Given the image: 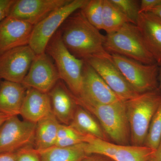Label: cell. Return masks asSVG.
<instances>
[{"label":"cell","instance_id":"obj_1","mask_svg":"<svg viewBox=\"0 0 161 161\" xmlns=\"http://www.w3.org/2000/svg\"><path fill=\"white\" fill-rule=\"evenodd\" d=\"M59 30L64 44L76 58L84 60L91 58L112 60L104 46L106 36L90 23L80 9L69 17Z\"/></svg>","mask_w":161,"mask_h":161},{"label":"cell","instance_id":"obj_2","mask_svg":"<svg viewBox=\"0 0 161 161\" xmlns=\"http://www.w3.org/2000/svg\"><path fill=\"white\" fill-rule=\"evenodd\" d=\"M75 98L78 105L96 117L107 136L114 143L129 145L131 136L125 102L98 104L86 102L76 96Z\"/></svg>","mask_w":161,"mask_h":161},{"label":"cell","instance_id":"obj_3","mask_svg":"<svg viewBox=\"0 0 161 161\" xmlns=\"http://www.w3.org/2000/svg\"><path fill=\"white\" fill-rule=\"evenodd\" d=\"M105 49L110 55H120L145 64L156 63L136 25L126 23L118 31L106 36Z\"/></svg>","mask_w":161,"mask_h":161},{"label":"cell","instance_id":"obj_4","mask_svg":"<svg viewBox=\"0 0 161 161\" xmlns=\"http://www.w3.org/2000/svg\"><path fill=\"white\" fill-rule=\"evenodd\" d=\"M161 103V95L156 90L125 101L132 146H144L151 121Z\"/></svg>","mask_w":161,"mask_h":161},{"label":"cell","instance_id":"obj_5","mask_svg":"<svg viewBox=\"0 0 161 161\" xmlns=\"http://www.w3.org/2000/svg\"><path fill=\"white\" fill-rule=\"evenodd\" d=\"M45 53L53 60L60 80L75 96L79 97L82 87L85 61L70 53L64 44L59 29L48 42Z\"/></svg>","mask_w":161,"mask_h":161},{"label":"cell","instance_id":"obj_6","mask_svg":"<svg viewBox=\"0 0 161 161\" xmlns=\"http://www.w3.org/2000/svg\"><path fill=\"white\" fill-rule=\"evenodd\" d=\"M88 2V0H71L34 26L29 45L35 53H45L48 42L64 21L75 12L83 8Z\"/></svg>","mask_w":161,"mask_h":161},{"label":"cell","instance_id":"obj_7","mask_svg":"<svg viewBox=\"0 0 161 161\" xmlns=\"http://www.w3.org/2000/svg\"><path fill=\"white\" fill-rule=\"evenodd\" d=\"M111 56L115 66L138 93L142 94L156 90L159 68L157 64H145L120 55Z\"/></svg>","mask_w":161,"mask_h":161},{"label":"cell","instance_id":"obj_8","mask_svg":"<svg viewBox=\"0 0 161 161\" xmlns=\"http://www.w3.org/2000/svg\"><path fill=\"white\" fill-rule=\"evenodd\" d=\"M88 154L105 156L114 161H149L155 150L145 146L121 145L92 136L86 144Z\"/></svg>","mask_w":161,"mask_h":161},{"label":"cell","instance_id":"obj_9","mask_svg":"<svg viewBox=\"0 0 161 161\" xmlns=\"http://www.w3.org/2000/svg\"><path fill=\"white\" fill-rule=\"evenodd\" d=\"M36 124L12 116L0 126V153H15L34 145Z\"/></svg>","mask_w":161,"mask_h":161},{"label":"cell","instance_id":"obj_10","mask_svg":"<svg viewBox=\"0 0 161 161\" xmlns=\"http://www.w3.org/2000/svg\"><path fill=\"white\" fill-rule=\"evenodd\" d=\"M60 80L53 60L45 52L36 54L22 84L27 88L48 94Z\"/></svg>","mask_w":161,"mask_h":161},{"label":"cell","instance_id":"obj_11","mask_svg":"<svg viewBox=\"0 0 161 161\" xmlns=\"http://www.w3.org/2000/svg\"><path fill=\"white\" fill-rule=\"evenodd\" d=\"M36 54L29 45L16 47L0 56V78L22 83Z\"/></svg>","mask_w":161,"mask_h":161},{"label":"cell","instance_id":"obj_12","mask_svg":"<svg viewBox=\"0 0 161 161\" xmlns=\"http://www.w3.org/2000/svg\"><path fill=\"white\" fill-rule=\"evenodd\" d=\"M84 61L82 87L78 97L86 102L98 104H108L123 101L112 91L96 71Z\"/></svg>","mask_w":161,"mask_h":161},{"label":"cell","instance_id":"obj_13","mask_svg":"<svg viewBox=\"0 0 161 161\" xmlns=\"http://www.w3.org/2000/svg\"><path fill=\"white\" fill-rule=\"evenodd\" d=\"M85 60L100 75L121 100L127 101L140 94L127 81L112 60L91 58Z\"/></svg>","mask_w":161,"mask_h":161},{"label":"cell","instance_id":"obj_14","mask_svg":"<svg viewBox=\"0 0 161 161\" xmlns=\"http://www.w3.org/2000/svg\"><path fill=\"white\" fill-rule=\"evenodd\" d=\"M71 0H14L8 16L23 20L35 26L53 12Z\"/></svg>","mask_w":161,"mask_h":161},{"label":"cell","instance_id":"obj_15","mask_svg":"<svg viewBox=\"0 0 161 161\" xmlns=\"http://www.w3.org/2000/svg\"><path fill=\"white\" fill-rule=\"evenodd\" d=\"M34 26L7 16L0 22V56L10 50L29 45Z\"/></svg>","mask_w":161,"mask_h":161},{"label":"cell","instance_id":"obj_16","mask_svg":"<svg viewBox=\"0 0 161 161\" xmlns=\"http://www.w3.org/2000/svg\"><path fill=\"white\" fill-rule=\"evenodd\" d=\"M52 112L60 124L69 125L78 104L75 96L65 84L60 80L48 93Z\"/></svg>","mask_w":161,"mask_h":161},{"label":"cell","instance_id":"obj_17","mask_svg":"<svg viewBox=\"0 0 161 161\" xmlns=\"http://www.w3.org/2000/svg\"><path fill=\"white\" fill-rule=\"evenodd\" d=\"M136 26L158 66L161 64V20L151 12L139 15Z\"/></svg>","mask_w":161,"mask_h":161},{"label":"cell","instance_id":"obj_18","mask_svg":"<svg viewBox=\"0 0 161 161\" xmlns=\"http://www.w3.org/2000/svg\"><path fill=\"white\" fill-rule=\"evenodd\" d=\"M52 112L47 93L29 88L26 90L20 115L23 120L36 124Z\"/></svg>","mask_w":161,"mask_h":161},{"label":"cell","instance_id":"obj_19","mask_svg":"<svg viewBox=\"0 0 161 161\" xmlns=\"http://www.w3.org/2000/svg\"><path fill=\"white\" fill-rule=\"evenodd\" d=\"M27 88L22 83L0 80V113L12 116L20 115Z\"/></svg>","mask_w":161,"mask_h":161},{"label":"cell","instance_id":"obj_20","mask_svg":"<svg viewBox=\"0 0 161 161\" xmlns=\"http://www.w3.org/2000/svg\"><path fill=\"white\" fill-rule=\"evenodd\" d=\"M60 124L53 112L36 124L34 146L38 151L56 146Z\"/></svg>","mask_w":161,"mask_h":161},{"label":"cell","instance_id":"obj_21","mask_svg":"<svg viewBox=\"0 0 161 161\" xmlns=\"http://www.w3.org/2000/svg\"><path fill=\"white\" fill-rule=\"evenodd\" d=\"M69 125L81 135L108 141V137L100 124L91 113L79 105Z\"/></svg>","mask_w":161,"mask_h":161},{"label":"cell","instance_id":"obj_22","mask_svg":"<svg viewBox=\"0 0 161 161\" xmlns=\"http://www.w3.org/2000/svg\"><path fill=\"white\" fill-rule=\"evenodd\" d=\"M86 143L68 147L55 146L39 151L41 161H80L89 155L86 151Z\"/></svg>","mask_w":161,"mask_h":161},{"label":"cell","instance_id":"obj_23","mask_svg":"<svg viewBox=\"0 0 161 161\" xmlns=\"http://www.w3.org/2000/svg\"><path fill=\"white\" fill-rule=\"evenodd\" d=\"M131 23L130 20L111 2L104 0L103 10V30L107 35L118 31L127 23Z\"/></svg>","mask_w":161,"mask_h":161},{"label":"cell","instance_id":"obj_24","mask_svg":"<svg viewBox=\"0 0 161 161\" xmlns=\"http://www.w3.org/2000/svg\"><path fill=\"white\" fill-rule=\"evenodd\" d=\"M103 2L104 0H88L80 9L87 20L99 31L103 30Z\"/></svg>","mask_w":161,"mask_h":161},{"label":"cell","instance_id":"obj_25","mask_svg":"<svg viewBox=\"0 0 161 161\" xmlns=\"http://www.w3.org/2000/svg\"><path fill=\"white\" fill-rule=\"evenodd\" d=\"M161 141V103L151 121L144 146L156 150Z\"/></svg>","mask_w":161,"mask_h":161},{"label":"cell","instance_id":"obj_26","mask_svg":"<svg viewBox=\"0 0 161 161\" xmlns=\"http://www.w3.org/2000/svg\"><path fill=\"white\" fill-rule=\"evenodd\" d=\"M131 23L136 25L139 15L141 1L137 0H111Z\"/></svg>","mask_w":161,"mask_h":161},{"label":"cell","instance_id":"obj_27","mask_svg":"<svg viewBox=\"0 0 161 161\" xmlns=\"http://www.w3.org/2000/svg\"><path fill=\"white\" fill-rule=\"evenodd\" d=\"M16 161H41L40 152L34 145L23 147L15 152Z\"/></svg>","mask_w":161,"mask_h":161},{"label":"cell","instance_id":"obj_28","mask_svg":"<svg viewBox=\"0 0 161 161\" xmlns=\"http://www.w3.org/2000/svg\"><path fill=\"white\" fill-rule=\"evenodd\" d=\"M161 4V0H142L140 6L139 14L150 12Z\"/></svg>","mask_w":161,"mask_h":161},{"label":"cell","instance_id":"obj_29","mask_svg":"<svg viewBox=\"0 0 161 161\" xmlns=\"http://www.w3.org/2000/svg\"><path fill=\"white\" fill-rule=\"evenodd\" d=\"M14 0H0V22L9 14Z\"/></svg>","mask_w":161,"mask_h":161},{"label":"cell","instance_id":"obj_30","mask_svg":"<svg viewBox=\"0 0 161 161\" xmlns=\"http://www.w3.org/2000/svg\"><path fill=\"white\" fill-rule=\"evenodd\" d=\"M80 161H114L105 156L98 154H91L86 156Z\"/></svg>","mask_w":161,"mask_h":161},{"label":"cell","instance_id":"obj_31","mask_svg":"<svg viewBox=\"0 0 161 161\" xmlns=\"http://www.w3.org/2000/svg\"><path fill=\"white\" fill-rule=\"evenodd\" d=\"M0 161H16L15 152L0 153Z\"/></svg>","mask_w":161,"mask_h":161},{"label":"cell","instance_id":"obj_32","mask_svg":"<svg viewBox=\"0 0 161 161\" xmlns=\"http://www.w3.org/2000/svg\"><path fill=\"white\" fill-rule=\"evenodd\" d=\"M153 158L155 159L156 161H161V141L158 147L155 150Z\"/></svg>","mask_w":161,"mask_h":161},{"label":"cell","instance_id":"obj_33","mask_svg":"<svg viewBox=\"0 0 161 161\" xmlns=\"http://www.w3.org/2000/svg\"><path fill=\"white\" fill-rule=\"evenodd\" d=\"M150 12L155 15L161 20V4L153 9Z\"/></svg>","mask_w":161,"mask_h":161},{"label":"cell","instance_id":"obj_34","mask_svg":"<svg viewBox=\"0 0 161 161\" xmlns=\"http://www.w3.org/2000/svg\"><path fill=\"white\" fill-rule=\"evenodd\" d=\"M10 116H8V115H4V114H2L0 113V126L2 125L5 121L10 118Z\"/></svg>","mask_w":161,"mask_h":161},{"label":"cell","instance_id":"obj_35","mask_svg":"<svg viewBox=\"0 0 161 161\" xmlns=\"http://www.w3.org/2000/svg\"><path fill=\"white\" fill-rule=\"evenodd\" d=\"M159 66V68L158 77L159 81V88L161 89V64Z\"/></svg>","mask_w":161,"mask_h":161},{"label":"cell","instance_id":"obj_36","mask_svg":"<svg viewBox=\"0 0 161 161\" xmlns=\"http://www.w3.org/2000/svg\"><path fill=\"white\" fill-rule=\"evenodd\" d=\"M149 161H156L155 159L153 158H153H151V159L150 160H149Z\"/></svg>","mask_w":161,"mask_h":161},{"label":"cell","instance_id":"obj_37","mask_svg":"<svg viewBox=\"0 0 161 161\" xmlns=\"http://www.w3.org/2000/svg\"><path fill=\"white\" fill-rule=\"evenodd\" d=\"M1 79H1V78H0V80H1Z\"/></svg>","mask_w":161,"mask_h":161}]
</instances>
